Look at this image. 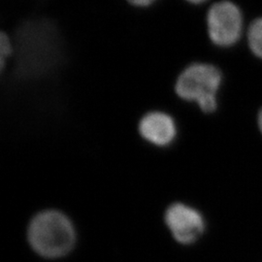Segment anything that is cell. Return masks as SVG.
Instances as JSON below:
<instances>
[{
    "label": "cell",
    "instance_id": "obj_2",
    "mask_svg": "<svg viewBox=\"0 0 262 262\" xmlns=\"http://www.w3.org/2000/svg\"><path fill=\"white\" fill-rule=\"evenodd\" d=\"M28 238L38 254L46 258H58L72 250L76 242L75 228L63 213L48 210L31 220Z\"/></svg>",
    "mask_w": 262,
    "mask_h": 262
},
{
    "label": "cell",
    "instance_id": "obj_9",
    "mask_svg": "<svg viewBox=\"0 0 262 262\" xmlns=\"http://www.w3.org/2000/svg\"><path fill=\"white\" fill-rule=\"evenodd\" d=\"M127 1H128V3H130L132 6L144 8V7H149L151 4H154L157 0H127Z\"/></svg>",
    "mask_w": 262,
    "mask_h": 262
},
{
    "label": "cell",
    "instance_id": "obj_3",
    "mask_svg": "<svg viewBox=\"0 0 262 262\" xmlns=\"http://www.w3.org/2000/svg\"><path fill=\"white\" fill-rule=\"evenodd\" d=\"M222 80V73L215 66L193 63L179 75L175 93L185 101L195 102L203 112H214L217 107L216 94Z\"/></svg>",
    "mask_w": 262,
    "mask_h": 262
},
{
    "label": "cell",
    "instance_id": "obj_10",
    "mask_svg": "<svg viewBox=\"0 0 262 262\" xmlns=\"http://www.w3.org/2000/svg\"><path fill=\"white\" fill-rule=\"evenodd\" d=\"M257 122H258V126H259V129H260L262 133V110L260 111V113H259V115H258Z\"/></svg>",
    "mask_w": 262,
    "mask_h": 262
},
{
    "label": "cell",
    "instance_id": "obj_4",
    "mask_svg": "<svg viewBox=\"0 0 262 262\" xmlns=\"http://www.w3.org/2000/svg\"><path fill=\"white\" fill-rule=\"evenodd\" d=\"M242 27V14L234 3L230 1L217 2L208 12V34L216 46H232L239 40Z\"/></svg>",
    "mask_w": 262,
    "mask_h": 262
},
{
    "label": "cell",
    "instance_id": "obj_7",
    "mask_svg": "<svg viewBox=\"0 0 262 262\" xmlns=\"http://www.w3.org/2000/svg\"><path fill=\"white\" fill-rule=\"evenodd\" d=\"M248 38L253 54L262 58V18L255 19L251 25Z\"/></svg>",
    "mask_w": 262,
    "mask_h": 262
},
{
    "label": "cell",
    "instance_id": "obj_6",
    "mask_svg": "<svg viewBox=\"0 0 262 262\" xmlns=\"http://www.w3.org/2000/svg\"><path fill=\"white\" fill-rule=\"evenodd\" d=\"M141 136L158 147H167L177 136V125L174 119L166 113H147L139 122Z\"/></svg>",
    "mask_w": 262,
    "mask_h": 262
},
{
    "label": "cell",
    "instance_id": "obj_1",
    "mask_svg": "<svg viewBox=\"0 0 262 262\" xmlns=\"http://www.w3.org/2000/svg\"><path fill=\"white\" fill-rule=\"evenodd\" d=\"M16 72L24 79L47 74L60 58V40L53 24L45 19L20 26L14 40Z\"/></svg>",
    "mask_w": 262,
    "mask_h": 262
},
{
    "label": "cell",
    "instance_id": "obj_8",
    "mask_svg": "<svg viewBox=\"0 0 262 262\" xmlns=\"http://www.w3.org/2000/svg\"><path fill=\"white\" fill-rule=\"evenodd\" d=\"M14 52V43L11 41L9 36L5 33H1L0 37V61H1V69L5 66V60L11 56Z\"/></svg>",
    "mask_w": 262,
    "mask_h": 262
},
{
    "label": "cell",
    "instance_id": "obj_11",
    "mask_svg": "<svg viewBox=\"0 0 262 262\" xmlns=\"http://www.w3.org/2000/svg\"><path fill=\"white\" fill-rule=\"evenodd\" d=\"M186 1L191 3V4H201V3L205 2L206 0H186Z\"/></svg>",
    "mask_w": 262,
    "mask_h": 262
},
{
    "label": "cell",
    "instance_id": "obj_5",
    "mask_svg": "<svg viewBox=\"0 0 262 262\" xmlns=\"http://www.w3.org/2000/svg\"><path fill=\"white\" fill-rule=\"evenodd\" d=\"M164 221L174 239L183 245L196 242L206 228L205 219L198 210L179 202L168 207Z\"/></svg>",
    "mask_w": 262,
    "mask_h": 262
}]
</instances>
